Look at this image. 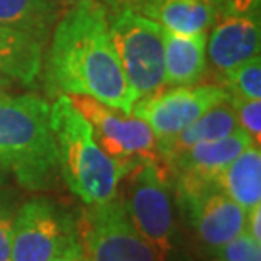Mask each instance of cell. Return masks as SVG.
Instances as JSON below:
<instances>
[{
	"mask_svg": "<svg viewBox=\"0 0 261 261\" xmlns=\"http://www.w3.org/2000/svg\"><path fill=\"white\" fill-rule=\"evenodd\" d=\"M53 95H87L130 116L138 97L127 83L109 29V9L78 0L55 25L46 61Z\"/></svg>",
	"mask_w": 261,
	"mask_h": 261,
	"instance_id": "6da1fadb",
	"label": "cell"
},
{
	"mask_svg": "<svg viewBox=\"0 0 261 261\" xmlns=\"http://www.w3.org/2000/svg\"><path fill=\"white\" fill-rule=\"evenodd\" d=\"M0 170L28 190H46L58 173L51 106L33 93L0 98Z\"/></svg>",
	"mask_w": 261,
	"mask_h": 261,
	"instance_id": "7a4b0ae2",
	"label": "cell"
},
{
	"mask_svg": "<svg viewBox=\"0 0 261 261\" xmlns=\"http://www.w3.org/2000/svg\"><path fill=\"white\" fill-rule=\"evenodd\" d=\"M51 127L58 149V170L68 189L85 205L112 200L121 180L136 165L116 161L103 153L70 95H58L51 103Z\"/></svg>",
	"mask_w": 261,
	"mask_h": 261,
	"instance_id": "3957f363",
	"label": "cell"
},
{
	"mask_svg": "<svg viewBox=\"0 0 261 261\" xmlns=\"http://www.w3.org/2000/svg\"><path fill=\"white\" fill-rule=\"evenodd\" d=\"M126 176V192L121 198L129 221L154 253L156 261H166L175 236L170 171L163 161H143Z\"/></svg>",
	"mask_w": 261,
	"mask_h": 261,
	"instance_id": "277c9868",
	"label": "cell"
},
{
	"mask_svg": "<svg viewBox=\"0 0 261 261\" xmlns=\"http://www.w3.org/2000/svg\"><path fill=\"white\" fill-rule=\"evenodd\" d=\"M109 29L138 100L165 88L163 28L133 9H121L109 12Z\"/></svg>",
	"mask_w": 261,
	"mask_h": 261,
	"instance_id": "5b68a950",
	"label": "cell"
},
{
	"mask_svg": "<svg viewBox=\"0 0 261 261\" xmlns=\"http://www.w3.org/2000/svg\"><path fill=\"white\" fill-rule=\"evenodd\" d=\"M78 239L76 222L48 197H34L15 212L12 261H51Z\"/></svg>",
	"mask_w": 261,
	"mask_h": 261,
	"instance_id": "8992f818",
	"label": "cell"
},
{
	"mask_svg": "<svg viewBox=\"0 0 261 261\" xmlns=\"http://www.w3.org/2000/svg\"><path fill=\"white\" fill-rule=\"evenodd\" d=\"M227 98L229 93L221 85L170 87L139 98L130 114L151 127L161 154L185 127Z\"/></svg>",
	"mask_w": 261,
	"mask_h": 261,
	"instance_id": "52a82bcc",
	"label": "cell"
},
{
	"mask_svg": "<svg viewBox=\"0 0 261 261\" xmlns=\"http://www.w3.org/2000/svg\"><path fill=\"white\" fill-rule=\"evenodd\" d=\"M76 227L88 261H156L130 224L119 195L106 203L87 205Z\"/></svg>",
	"mask_w": 261,
	"mask_h": 261,
	"instance_id": "ba28073f",
	"label": "cell"
},
{
	"mask_svg": "<svg viewBox=\"0 0 261 261\" xmlns=\"http://www.w3.org/2000/svg\"><path fill=\"white\" fill-rule=\"evenodd\" d=\"M70 98L90 124L97 144L112 160L133 165L161 161L156 138L144 121L133 114L126 116L92 97L70 95Z\"/></svg>",
	"mask_w": 261,
	"mask_h": 261,
	"instance_id": "9c48e42d",
	"label": "cell"
},
{
	"mask_svg": "<svg viewBox=\"0 0 261 261\" xmlns=\"http://www.w3.org/2000/svg\"><path fill=\"white\" fill-rule=\"evenodd\" d=\"M251 144H254L253 139L239 127L229 136L202 141L165 158L166 170L175 176L176 197L192 195L216 185L219 173Z\"/></svg>",
	"mask_w": 261,
	"mask_h": 261,
	"instance_id": "30bf717a",
	"label": "cell"
},
{
	"mask_svg": "<svg viewBox=\"0 0 261 261\" xmlns=\"http://www.w3.org/2000/svg\"><path fill=\"white\" fill-rule=\"evenodd\" d=\"M198 241L211 253L246 231V211L219 189L211 185L192 195L176 197Z\"/></svg>",
	"mask_w": 261,
	"mask_h": 261,
	"instance_id": "8fae6325",
	"label": "cell"
},
{
	"mask_svg": "<svg viewBox=\"0 0 261 261\" xmlns=\"http://www.w3.org/2000/svg\"><path fill=\"white\" fill-rule=\"evenodd\" d=\"M207 39V55L219 73H227L259 56V15L221 14Z\"/></svg>",
	"mask_w": 261,
	"mask_h": 261,
	"instance_id": "7c38bea8",
	"label": "cell"
},
{
	"mask_svg": "<svg viewBox=\"0 0 261 261\" xmlns=\"http://www.w3.org/2000/svg\"><path fill=\"white\" fill-rule=\"evenodd\" d=\"M134 10L181 36L207 33L221 15L216 0H148Z\"/></svg>",
	"mask_w": 261,
	"mask_h": 261,
	"instance_id": "4fadbf2b",
	"label": "cell"
},
{
	"mask_svg": "<svg viewBox=\"0 0 261 261\" xmlns=\"http://www.w3.org/2000/svg\"><path fill=\"white\" fill-rule=\"evenodd\" d=\"M46 39L0 25V73L25 87H34L43 70Z\"/></svg>",
	"mask_w": 261,
	"mask_h": 261,
	"instance_id": "5bb4252c",
	"label": "cell"
},
{
	"mask_svg": "<svg viewBox=\"0 0 261 261\" xmlns=\"http://www.w3.org/2000/svg\"><path fill=\"white\" fill-rule=\"evenodd\" d=\"M165 87L195 85L207 68V33L181 36L163 29Z\"/></svg>",
	"mask_w": 261,
	"mask_h": 261,
	"instance_id": "9a60e30c",
	"label": "cell"
},
{
	"mask_svg": "<svg viewBox=\"0 0 261 261\" xmlns=\"http://www.w3.org/2000/svg\"><path fill=\"white\" fill-rule=\"evenodd\" d=\"M217 187L239 207L249 212L261 205V151L251 144L217 176Z\"/></svg>",
	"mask_w": 261,
	"mask_h": 261,
	"instance_id": "2e32d148",
	"label": "cell"
},
{
	"mask_svg": "<svg viewBox=\"0 0 261 261\" xmlns=\"http://www.w3.org/2000/svg\"><path fill=\"white\" fill-rule=\"evenodd\" d=\"M236 129H239V126L227 98V100L211 107L197 121L192 122L189 127L181 130L168 144V148L160 154L161 161L171 154L190 148V146H194L197 143H202V141H212V139L224 138V136H229Z\"/></svg>",
	"mask_w": 261,
	"mask_h": 261,
	"instance_id": "e0dca14e",
	"label": "cell"
},
{
	"mask_svg": "<svg viewBox=\"0 0 261 261\" xmlns=\"http://www.w3.org/2000/svg\"><path fill=\"white\" fill-rule=\"evenodd\" d=\"M60 17L51 0H0V25L48 39Z\"/></svg>",
	"mask_w": 261,
	"mask_h": 261,
	"instance_id": "ac0fdd59",
	"label": "cell"
},
{
	"mask_svg": "<svg viewBox=\"0 0 261 261\" xmlns=\"http://www.w3.org/2000/svg\"><path fill=\"white\" fill-rule=\"evenodd\" d=\"M224 88L229 97L261 100V61L258 58L249 60L248 63L222 73Z\"/></svg>",
	"mask_w": 261,
	"mask_h": 261,
	"instance_id": "d6986e66",
	"label": "cell"
},
{
	"mask_svg": "<svg viewBox=\"0 0 261 261\" xmlns=\"http://www.w3.org/2000/svg\"><path fill=\"white\" fill-rule=\"evenodd\" d=\"M229 103L236 116L238 126L246 133L253 143L259 146L261 141V100L229 97Z\"/></svg>",
	"mask_w": 261,
	"mask_h": 261,
	"instance_id": "ffe728a7",
	"label": "cell"
},
{
	"mask_svg": "<svg viewBox=\"0 0 261 261\" xmlns=\"http://www.w3.org/2000/svg\"><path fill=\"white\" fill-rule=\"evenodd\" d=\"M212 254L214 261H261V243L244 231Z\"/></svg>",
	"mask_w": 261,
	"mask_h": 261,
	"instance_id": "44dd1931",
	"label": "cell"
},
{
	"mask_svg": "<svg viewBox=\"0 0 261 261\" xmlns=\"http://www.w3.org/2000/svg\"><path fill=\"white\" fill-rule=\"evenodd\" d=\"M15 208L7 195H0V261L10 259L12 249V229L15 219Z\"/></svg>",
	"mask_w": 261,
	"mask_h": 261,
	"instance_id": "7402d4cb",
	"label": "cell"
},
{
	"mask_svg": "<svg viewBox=\"0 0 261 261\" xmlns=\"http://www.w3.org/2000/svg\"><path fill=\"white\" fill-rule=\"evenodd\" d=\"M221 14H249L259 15L261 0H216Z\"/></svg>",
	"mask_w": 261,
	"mask_h": 261,
	"instance_id": "603a6c76",
	"label": "cell"
},
{
	"mask_svg": "<svg viewBox=\"0 0 261 261\" xmlns=\"http://www.w3.org/2000/svg\"><path fill=\"white\" fill-rule=\"evenodd\" d=\"M51 261H88L85 249H83L80 239L73 241L70 246H66L63 251L51 259Z\"/></svg>",
	"mask_w": 261,
	"mask_h": 261,
	"instance_id": "cb8c5ba5",
	"label": "cell"
},
{
	"mask_svg": "<svg viewBox=\"0 0 261 261\" xmlns=\"http://www.w3.org/2000/svg\"><path fill=\"white\" fill-rule=\"evenodd\" d=\"M246 232L256 243H261V205H256L246 214Z\"/></svg>",
	"mask_w": 261,
	"mask_h": 261,
	"instance_id": "d4e9b609",
	"label": "cell"
},
{
	"mask_svg": "<svg viewBox=\"0 0 261 261\" xmlns=\"http://www.w3.org/2000/svg\"><path fill=\"white\" fill-rule=\"evenodd\" d=\"M102 2L106 7L109 9V12H116V10H121V9H138L139 5H143L144 2L148 0H98Z\"/></svg>",
	"mask_w": 261,
	"mask_h": 261,
	"instance_id": "484cf974",
	"label": "cell"
},
{
	"mask_svg": "<svg viewBox=\"0 0 261 261\" xmlns=\"http://www.w3.org/2000/svg\"><path fill=\"white\" fill-rule=\"evenodd\" d=\"M10 87H12V78H9L7 75L0 73V98L7 95V92H9Z\"/></svg>",
	"mask_w": 261,
	"mask_h": 261,
	"instance_id": "4316f807",
	"label": "cell"
},
{
	"mask_svg": "<svg viewBox=\"0 0 261 261\" xmlns=\"http://www.w3.org/2000/svg\"><path fill=\"white\" fill-rule=\"evenodd\" d=\"M51 2L55 4V7L58 9V10H63V9L71 7V5H73V4H76L78 0H51Z\"/></svg>",
	"mask_w": 261,
	"mask_h": 261,
	"instance_id": "83f0119b",
	"label": "cell"
},
{
	"mask_svg": "<svg viewBox=\"0 0 261 261\" xmlns=\"http://www.w3.org/2000/svg\"><path fill=\"white\" fill-rule=\"evenodd\" d=\"M2 184H4V171L0 170V185H2Z\"/></svg>",
	"mask_w": 261,
	"mask_h": 261,
	"instance_id": "f1b7e54d",
	"label": "cell"
}]
</instances>
